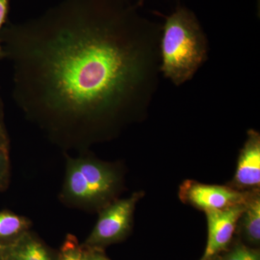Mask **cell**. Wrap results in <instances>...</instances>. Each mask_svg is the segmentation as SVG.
<instances>
[{
	"instance_id": "cell-4",
	"label": "cell",
	"mask_w": 260,
	"mask_h": 260,
	"mask_svg": "<svg viewBox=\"0 0 260 260\" xmlns=\"http://www.w3.org/2000/svg\"><path fill=\"white\" fill-rule=\"evenodd\" d=\"M141 196L140 193H135L129 198L116 200L103 208L97 223L87 239V245H106L125 237L131 228L135 206Z\"/></svg>"
},
{
	"instance_id": "cell-17",
	"label": "cell",
	"mask_w": 260,
	"mask_h": 260,
	"mask_svg": "<svg viewBox=\"0 0 260 260\" xmlns=\"http://www.w3.org/2000/svg\"><path fill=\"white\" fill-rule=\"evenodd\" d=\"M7 247L8 246L4 245V244L0 243V259H4L5 251H6Z\"/></svg>"
},
{
	"instance_id": "cell-14",
	"label": "cell",
	"mask_w": 260,
	"mask_h": 260,
	"mask_svg": "<svg viewBox=\"0 0 260 260\" xmlns=\"http://www.w3.org/2000/svg\"><path fill=\"white\" fill-rule=\"evenodd\" d=\"M10 0H0V59L5 57L4 51H3V44H2V31L3 25L6 23L8 18V12H9Z\"/></svg>"
},
{
	"instance_id": "cell-7",
	"label": "cell",
	"mask_w": 260,
	"mask_h": 260,
	"mask_svg": "<svg viewBox=\"0 0 260 260\" xmlns=\"http://www.w3.org/2000/svg\"><path fill=\"white\" fill-rule=\"evenodd\" d=\"M234 184L241 189H256L260 185V135L255 130L248 132L238 160Z\"/></svg>"
},
{
	"instance_id": "cell-5",
	"label": "cell",
	"mask_w": 260,
	"mask_h": 260,
	"mask_svg": "<svg viewBox=\"0 0 260 260\" xmlns=\"http://www.w3.org/2000/svg\"><path fill=\"white\" fill-rule=\"evenodd\" d=\"M254 193L242 191L229 186L210 185L186 180L179 189V198L184 203L204 210H224L246 204Z\"/></svg>"
},
{
	"instance_id": "cell-3",
	"label": "cell",
	"mask_w": 260,
	"mask_h": 260,
	"mask_svg": "<svg viewBox=\"0 0 260 260\" xmlns=\"http://www.w3.org/2000/svg\"><path fill=\"white\" fill-rule=\"evenodd\" d=\"M120 182L114 168L91 157L68 158L61 200L80 208L107 206Z\"/></svg>"
},
{
	"instance_id": "cell-2",
	"label": "cell",
	"mask_w": 260,
	"mask_h": 260,
	"mask_svg": "<svg viewBox=\"0 0 260 260\" xmlns=\"http://www.w3.org/2000/svg\"><path fill=\"white\" fill-rule=\"evenodd\" d=\"M160 39V70L179 86L193 78L208 58V41L191 10L178 6L165 16Z\"/></svg>"
},
{
	"instance_id": "cell-10",
	"label": "cell",
	"mask_w": 260,
	"mask_h": 260,
	"mask_svg": "<svg viewBox=\"0 0 260 260\" xmlns=\"http://www.w3.org/2000/svg\"><path fill=\"white\" fill-rule=\"evenodd\" d=\"M30 221L28 218L5 210L0 212V239H18L28 232Z\"/></svg>"
},
{
	"instance_id": "cell-8",
	"label": "cell",
	"mask_w": 260,
	"mask_h": 260,
	"mask_svg": "<svg viewBox=\"0 0 260 260\" xmlns=\"http://www.w3.org/2000/svg\"><path fill=\"white\" fill-rule=\"evenodd\" d=\"M6 260H53L49 251L42 242L24 233L11 245L8 246L4 256Z\"/></svg>"
},
{
	"instance_id": "cell-11",
	"label": "cell",
	"mask_w": 260,
	"mask_h": 260,
	"mask_svg": "<svg viewBox=\"0 0 260 260\" xmlns=\"http://www.w3.org/2000/svg\"><path fill=\"white\" fill-rule=\"evenodd\" d=\"M59 260H84V249L77 238L68 235L60 249Z\"/></svg>"
},
{
	"instance_id": "cell-16",
	"label": "cell",
	"mask_w": 260,
	"mask_h": 260,
	"mask_svg": "<svg viewBox=\"0 0 260 260\" xmlns=\"http://www.w3.org/2000/svg\"><path fill=\"white\" fill-rule=\"evenodd\" d=\"M84 260H109L103 254L94 251L84 250Z\"/></svg>"
},
{
	"instance_id": "cell-18",
	"label": "cell",
	"mask_w": 260,
	"mask_h": 260,
	"mask_svg": "<svg viewBox=\"0 0 260 260\" xmlns=\"http://www.w3.org/2000/svg\"><path fill=\"white\" fill-rule=\"evenodd\" d=\"M145 0H138V6H142L143 5V3H144Z\"/></svg>"
},
{
	"instance_id": "cell-15",
	"label": "cell",
	"mask_w": 260,
	"mask_h": 260,
	"mask_svg": "<svg viewBox=\"0 0 260 260\" xmlns=\"http://www.w3.org/2000/svg\"><path fill=\"white\" fill-rule=\"evenodd\" d=\"M0 146H9L8 133L3 121V109H2L1 100H0Z\"/></svg>"
},
{
	"instance_id": "cell-6",
	"label": "cell",
	"mask_w": 260,
	"mask_h": 260,
	"mask_svg": "<svg viewBox=\"0 0 260 260\" xmlns=\"http://www.w3.org/2000/svg\"><path fill=\"white\" fill-rule=\"evenodd\" d=\"M245 205H236L224 210H207L208 237L201 260H211L223 251L232 241Z\"/></svg>"
},
{
	"instance_id": "cell-12",
	"label": "cell",
	"mask_w": 260,
	"mask_h": 260,
	"mask_svg": "<svg viewBox=\"0 0 260 260\" xmlns=\"http://www.w3.org/2000/svg\"><path fill=\"white\" fill-rule=\"evenodd\" d=\"M219 260H260L259 251L238 245Z\"/></svg>"
},
{
	"instance_id": "cell-1",
	"label": "cell",
	"mask_w": 260,
	"mask_h": 260,
	"mask_svg": "<svg viewBox=\"0 0 260 260\" xmlns=\"http://www.w3.org/2000/svg\"><path fill=\"white\" fill-rule=\"evenodd\" d=\"M138 6L63 0L2 31L15 100L56 143L83 148L153 98L162 26Z\"/></svg>"
},
{
	"instance_id": "cell-9",
	"label": "cell",
	"mask_w": 260,
	"mask_h": 260,
	"mask_svg": "<svg viewBox=\"0 0 260 260\" xmlns=\"http://www.w3.org/2000/svg\"><path fill=\"white\" fill-rule=\"evenodd\" d=\"M243 232L247 240L258 244L260 241V198L254 193L246 202L242 217Z\"/></svg>"
},
{
	"instance_id": "cell-13",
	"label": "cell",
	"mask_w": 260,
	"mask_h": 260,
	"mask_svg": "<svg viewBox=\"0 0 260 260\" xmlns=\"http://www.w3.org/2000/svg\"><path fill=\"white\" fill-rule=\"evenodd\" d=\"M10 168L9 146H0V191L8 185Z\"/></svg>"
}]
</instances>
